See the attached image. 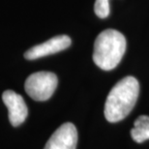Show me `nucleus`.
Returning a JSON list of instances; mask_svg holds the SVG:
<instances>
[{
	"instance_id": "obj_1",
	"label": "nucleus",
	"mask_w": 149,
	"mask_h": 149,
	"mask_svg": "<svg viewBox=\"0 0 149 149\" xmlns=\"http://www.w3.org/2000/svg\"><path fill=\"white\" fill-rule=\"evenodd\" d=\"M139 93V83L128 76L113 86L105 104V116L109 122L115 123L124 119L135 107Z\"/></svg>"
},
{
	"instance_id": "obj_2",
	"label": "nucleus",
	"mask_w": 149,
	"mask_h": 149,
	"mask_svg": "<svg viewBox=\"0 0 149 149\" xmlns=\"http://www.w3.org/2000/svg\"><path fill=\"white\" fill-rule=\"evenodd\" d=\"M126 38L115 29H106L94 43L93 61L98 67L111 71L120 63L126 52Z\"/></svg>"
},
{
	"instance_id": "obj_3",
	"label": "nucleus",
	"mask_w": 149,
	"mask_h": 149,
	"mask_svg": "<svg viewBox=\"0 0 149 149\" xmlns=\"http://www.w3.org/2000/svg\"><path fill=\"white\" fill-rule=\"evenodd\" d=\"M58 79L52 72H37L30 74L25 81L24 88L29 97L35 101L49 100L57 87Z\"/></svg>"
},
{
	"instance_id": "obj_4",
	"label": "nucleus",
	"mask_w": 149,
	"mask_h": 149,
	"mask_svg": "<svg viewBox=\"0 0 149 149\" xmlns=\"http://www.w3.org/2000/svg\"><path fill=\"white\" fill-rule=\"evenodd\" d=\"M77 143V128L73 123L67 122L52 134L44 149H76Z\"/></svg>"
},
{
	"instance_id": "obj_5",
	"label": "nucleus",
	"mask_w": 149,
	"mask_h": 149,
	"mask_svg": "<svg viewBox=\"0 0 149 149\" xmlns=\"http://www.w3.org/2000/svg\"><path fill=\"white\" fill-rule=\"evenodd\" d=\"M71 43H72L71 38L67 35H59V36L52 37L49 41L29 49L24 53V57L27 60H35L44 56L62 52L68 49L71 46Z\"/></svg>"
},
{
	"instance_id": "obj_6",
	"label": "nucleus",
	"mask_w": 149,
	"mask_h": 149,
	"mask_svg": "<svg viewBox=\"0 0 149 149\" xmlns=\"http://www.w3.org/2000/svg\"><path fill=\"white\" fill-rule=\"evenodd\" d=\"M2 100L9 111V120L14 127L22 125L28 114L27 106L19 94L13 90H6L2 95Z\"/></svg>"
},
{
	"instance_id": "obj_7",
	"label": "nucleus",
	"mask_w": 149,
	"mask_h": 149,
	"mask_svg": "<svg viewBox=\"0 0 149 149\" xmlns=\"http://www.w3.org/2000/svg\"><path fill=\"white\" fill-rule=\"evenodd\" d=\"M131 136L138 143L149 139V116L141 115L136 118L134 128L131 130Z\"/></svg>"
},
{
	"instance_id": "obj_8",
	"label": "nucleus",
	"mask_w": 149,
	"mask_h": 149,
	"mask_svg": "<svg viewBox=\"0 0 149 149\" xmlns=\"http://www.w3.org/2000/svg\"><path fill=\"white\" fill-rule=\"evenodd\" d=\"M95 14L101 19H105L109 15V0H96L94 5Z\"/></svg>"
}]
</instances>
